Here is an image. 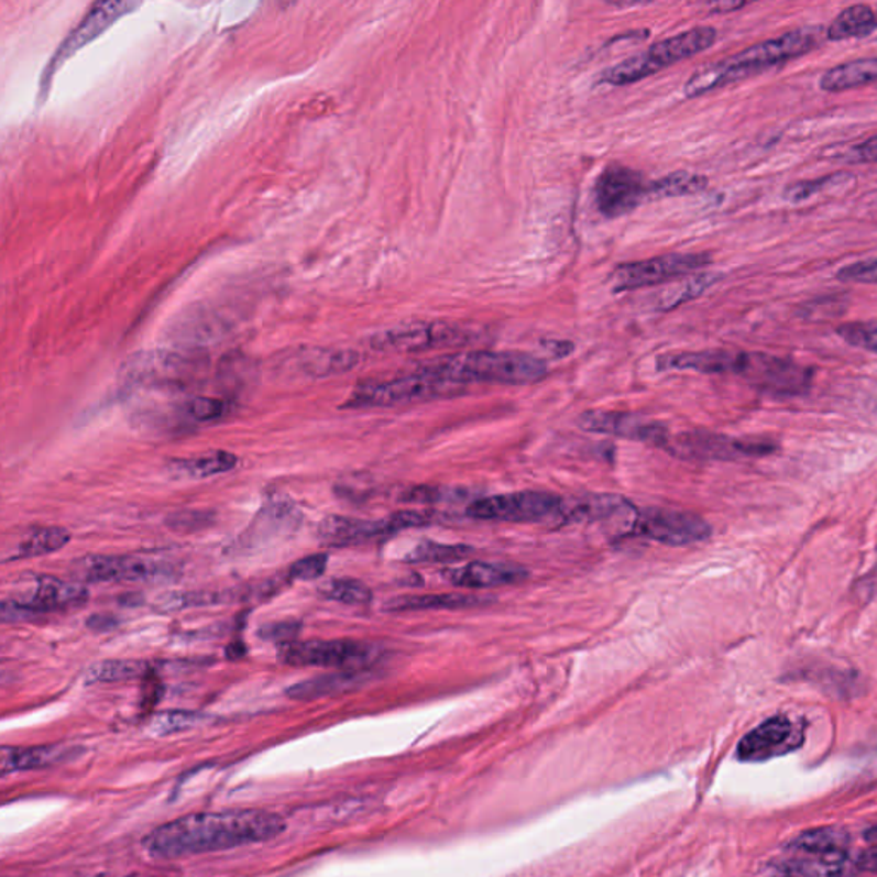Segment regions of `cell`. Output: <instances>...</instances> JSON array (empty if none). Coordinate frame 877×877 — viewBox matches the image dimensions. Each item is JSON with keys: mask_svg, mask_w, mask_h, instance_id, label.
Wrapping results in <instances>:
<instances>
[{"mask_svg": "<svg viewBox=\"0 0 877 877\" xmlns=\"http://www.w3.org/2000/svg\"><path fill=\"white\" fill-rule=\"evenodd\" d=\"M285 827L278 814L261 809L198 812L156 827L143 845L153 858H180L267 842Z\"/></svg>", "mask_w": 877, "mask_h": 877, "instance_id": "1", "label": "cell"}, {"mask_svg": "<svg viewBox=\"0 0 877 877\" xmlns=\"http://www.w3.org/2000/svg\"><path fill=\"white\" fill-rule=\"evenodd\" d=\"M821 43H823V30L809 26L756 43L732 57L722 58L695 70L684 85V95L688 98L703 97L716 89L753 78L766 70L785 66L793 58L811 54Z\"/></svg>", "mask_w": 877, "mask_h": 877, "instance_id": "2", "label": "cell"}, {"mask_svg": "<svg viewBox=\"0 0 877 877\" xmlns=\"http://www.w3.org/2000/svg\"><path fill=\"white\" fill-rule=\"evenodd\" d=\"M417 371L463 386L470 383L523 386L544 380L549 369L544 360L526 353L475 350L429 360Z\"/></svg>", "mask_w": 877, "mask_h": 877, "instance_id": "3", "label": "cell"}, {"mask_svg": "<svg viewBox=\"0 0 877 877\" xmlns=\"http://www.w3.org/2000/svg\"><path fill=\"white\" fill-rule=\"evenodd\" d=\"M719 33L712 26H698L654 43L642 54L633 55L623 63L615 64L611 69L603 70L599 81L602 85L627 86L682 63L686 58L694 57L701 52L715 45Z\"/></svg>", "mask_w": 877, "mask_h": 877, "instance_id": "4", "label": "cell"}, {"mask_svg": "<svg viewBox=\"0 0 877 877\" xmlns=\"http://www.w3.org/2000/svg\"><path fill=\"white\" fill-rule=\"evenodd\" d=\"M467 390L463 384L451 383L426 372L402 375L396 380L364 383L353 390L343 408H383V406L410 405L452 398Z\"/></svg>", "mask_w": 877, "mask_h": 877, "instance_id": "5", "label": "cell"}, {"mask_svg": "<svg viewBox=\"0 0 877 877\" xmlns=\"http://www.w3.org/2000/svg\"><path fill=\"white\" fill-rule=\"evenodd\" d=\"M483 340L482 329L458 322H414L377 332L371 347L380 352H426L436 348L468 347Z\"/></svg>", "mask_w": 877, "mask_h": 877, "instance_id": "6", "label": "cell"}, {"mask_svg": "<svg viewBox=\"0 0 877 877\" xmlns=\"http://www.w3.org/2000/svg\"><path fill=\"white\" fill-rule=\"evenodd\" d=\"M434 522V513L427 511H402L391 514L387 518L355 519L344 516H328L317 526V537L321 544L329 547H348L375 540V538L390 537L399 531L427 525Z\"/></svg>", "mask_w": 877, "mask_h": 877, "instance_id": "7", "label": "cell"}, {"mask_svg": "<svg viewBox=\"0 0 877 877\" xmlns=\"http://www.w3.org/2000/svg\"><path fill=\"white\" fill-rule=\"evenodd\" d=\"M708 264H712V255L708 252H672L654 260L621 264L611 275L612 290L617 294L676 282L694 275Z\"/></svg>", "mask_w": 877, "mask_h": 877, "instance_id": "8", "label": "cell"}, {"mask_svg": "<svg viewBox=\"0 0 877 877\" xmlns=\"http://www.w3.org/2000/svg\"><path fill=\"white\" fill-rule=\"evenodd\" d=\"M562 503L559 495L550 492H509L476 498L467 507V514L480 522L537 523L561 516Z\"/></svg>", "mask_w": 877, "mask_h": 877, "instance_id": "9", "label": "cell"}, {"mask_svg": "<svg viewBox=\"0 0 877 877\" xmlns=\"http://www.w3.org/2000/svg\"><path fill=\"white\" fill-rule=\"evenodd\" d=\"M629 528L633 535L670 547L691 546L713 534L710 523L698 514L669 507L634 509Z\"/></svg>", "mask_w": 877, "mask_h": 877, "instance_id": "10", "label": "cell"}, {"mask_svg": "<svg viewBox=\"0 0 877 877\" xmlns=\"http://www.w3.org/2000/svg\"><path fill=\"white\" fill-rule=\"evenodd\" d=\"M377 657V649L368 643L335 639V642H294L279 645L278 658L290 667H322V669L360 670Z\"/></svg>", "mask_w": 877, "mask_h": 877, "instance_id": "11", "label": "cell"}, {"mask_svg": "<svg viewBox=\"0 0 877 877\" xmlns=\"http://www.w3.org/2000/svg\"><path fill=\"white\" fill-rule=\"evenodd\" d=\"M645 201H649V184L631 166L609 165L596 178V209L609 220L633 213Z\"/></svg>", "mask_w": 877, "mask_h": 877, "instance_id": "12", "label": "cell"}, {"mask_svg": "<svg viewBox=\"0 0 877 877\" xmlns=\"http://www.w3.org/2000/svg\"><path fill=\"white\" fill-rule=\"evenodd\" d=\"M578 426L588 432L605 434V436L621 437L627 441L645 442L655 448L669 451L672 436L667 427L658 421L649 420L638 414L629 412H584L578 418Z\"/></svg>", "mask_w": 877, "mask_h": 877, "instance_id": "13", "label": "cell"}, {"mask_svg": "<svg viewBox=\"0 0 877 877\" xmlns=\"http://www.w3.org/2000/svg\"><path fill=\"white\" fill-rule=\"evenodd\" d=\"M74 572L81 580L94 583H120L165 580L172 577L174 568L166 562L150 561L141 557L89 556L76 564Z\"/></svg>", "mask_w": 877, "mask_h": 877, "instance_id": "14", "label": "cell"}, {"mask_svg": "<svg viewBox=\"0 0 877 877\" xmlns=\"http://www.w3.org/2000/svg\"><path fill=\"white\" fill-rule=\"evenodd\" d=\"M777 445L761 441H738L732 437L713 432H686L672 437L669 452L682 458L698 460H737V458L766 457Z\"/></svg>", "mask_w": 877, "mask_h": 877, "instance_id": "15", "label": "cell"}, {"mask_svg": "<svg viewBox=\"0 0 877 877\" xmlns=\"http://www.w3.org/2000/svg\"><path fill=\"white\" fill-rule=\"evenodd\" d=\"M744 377L765 393L796 396L808 393L812 371L785 357L750 353L749 369Z\"/></svg>", "mask_w": 877, "mask_h": 877, "instance_id": "16", "label": "cell"}, {"mask_svg": "<svg viewBox=\"0 0 877 877\" xmlns=\"http://www.w3.org/2000/svg\"><path fill=\"white\" fill-rule=\"evenodd\" d=\"M802 741L804 734L792 720L783 715L771 716L738 743L737 756L741 761H768L792 753Z\"/></svg>", "mask_w": 877, "mask_h": 877, "instance_id": "17", "label": "cell"}, {"mask_svg": "<svg viewBox=\"0 0 877 877\" xmlns=\"http://www.w3.org/2000/svg\"><path fill=\"white\" fill-rule=\"evenodd\" d=\"M138 8H140V4H135V2H100V4H95L94 8L89 9L88 14L83 18L78 28L64 40L63 45L55 52L54 61L48 66L47 78L43 79L45 85H47L48 76H52L54 70H57V67L63 66L67 58L73 57L76 52L81 51L89 42H94L101 33L107 32L116 21Z\"/></svg>", "mask_w": 877, "mask_h": 877, "instance_id": "18", "label": "cell"}, {"mask_svg": "<svg viewBox=\"0 0 877 877\" xmlns=\"http://www.w3.org/2000/svg\"><path fill=\"white\" fill-rule=\"evenodd\" d=\"M300 525V513L285 501L266 504L257 513L248 530L237 540V549L260 550L273 546L276 541L290 537Z\"/></svg>", "mask_w": 877, "mask_h": 877, "instance_id": "19", "label": "cell"}, {"mask_svg": "<svg viewBox=\"0 0 877 877\" xmlns=\"http://www.w3.org/2000/svg\"><path fill=\"white\" fill-rule=\"evenodd\" d=\"M11 600L35 615L79 607L88 600V590L83 584L67 583L52 577H39L28 581L26 590L12 596Z\"/></svg>", "mask_w": 877, "mask_h": 877, "instance_id": "20", "label": "cell"}, {"mask_svg": "<svg viewBox=\"0 0 877 877\" xmlns=\"http://www.w3.org/2000/svg\"><path fill=\"white\" fill-rule=\"evenodd\" d=\"M750 353L732 350H703V352H680L660 355L658 371H694L701 374L746 375Z\"/></svg>", "mask_w": 877, "mask_h": 877, "instance_id": "21", "label": "cell"}, {"mask_svg": "<svg viewBox=\"0 0 877 877\" xmlns=\"http://www.w3.org/2000/svg\"><path fill=\"white\" fill-rule=\"evenodd\" d=\"M442 578L458 588L489 590V588L522 583L526 578H530V571L509 562L475 561L460 568L446 569L442 571Z\"/></svg>", "mask_w": 877, "mask_h": 877, "instance_id": "22", "label": "cell"}, {"mask_svg": "<svg viewBox=\"0 0 877 877\" xmlns=\"http://www.w3.org/2000/svg\"><path fill=\"white\" fill-rule=\"evenodd\" d=\"M276 584L264 583L260 588H230L217 592H180L168 593L158 602V607L165 612L186 611V609L211 607V605H229V603L248 602L251 599H261L263 595H273L276 590L271 587Z\"/></svg>", "mask_w": 877, "mask_h": 877, "instance_id": "23", "label": "cell"}, {"mask_svg": "<svg viewBox=\"0 0 877 877\" xmlns=\"http://www.w3.org/2000/svg\"><path fill=\"white\" fill-rule=\"evenodd\" d=\"M774 873L778 877H854L860 874L854 855L846 852L778 862Z\"/></svg>", "mask_w": 877, "mask_h": 877, "instance_id": "24", "label": "cell"}, {"mask_svg": "<svg viewBox=\"0 0 877 877\" xmlns=\"http://www.w3.org/2000/svg\"><path fill=\"white\" fill-rule=\"evenodd\" d=\"M76 753L79 750L66 746L4 747L0 768L2 775L48 768L69 761L74 756H78Z\"/></svg>", "mask_w": 877, "mask_h": 877, "instance_id": "25", "label": "cell"}, {"mask_svg": "<svg viewBox=\"0 0 877 877\" xmlns=\"http://www.w3.org/2000/svg\"><path fill=\"white\" fill-rule=\"evenodd\" d=\"M368 673L362 670H343V672L329 673V676L314 677V679L297 682L286 689V695L295 701H314L353 691L368 680Z\"/></svg>", "mask_w": 877, "mask_h": 877, "instance_id": "26", "label": "cell"}, {"mask_svg": "<svg viewBox=\"0 0 877 877\" xmlns=\"http://www.w3.org/2000/svg\"><path fill=\"white\" fill-rule=\"evenodd\" d=\"M492 600L463 593H437V595H405L387 600L383 605L384 612H415V611H460V609L483 607Z\"/></svg>", "mask_w": 877, "mask_h": 877, "instance_id": "27", "label": "cell"}, {"mask_svg": "<svg viewBox=\"0 0 877 877\" xmlns=\"http://www.w3.org/2000/svg\"><path fill=\"white\" fill-rule=\"evenodd\" d=\"M873 83H877V57L855 58L827 69L820 78V88L826 94H842Z\"/></svg>", "mask_w": 877, "mask_h": 877, "instance_id": "28", "label": "cell"}, {"mask_svg": "<svg viewBox=\"0 0 877 877\" xmlns=\"http://www.w3.org/2000/svg\"><path fill=\"white\" fill-rule=\"evenodd\" d=\"M722 279L720 273H694L676 279L672 285L665 290L658 292L654 297V310L657 313H670L677 307L684 306L688 302L695 300L701 295L706 294L715 283Z\"/></svg>", "mask_w": 877, "mask_h": 877, "instance_id": "29", "label": "cell"}, {"mask_svg": "<svg viewBox=\"0 0 877 877\" xmlns=\"http://www.w3.org/2000/svg\"><path fill=\"white\" fill-rule=\"evenodd\" d=\"M633 509L634 506L627 498L596 494L578 498L569 506L562 503L561 516H564L568 522H602V519H611L615 514H626L627 511Z\"/></svg>", "mask_w": 877, "mask_h": 877, "instance_id": "30", "label": "cell"}, {"mask_svg": "<svg viewBox=\"0 0 877 877\" xmlns=\"http://www.w3.org/2000/svg\"><path fill=\"white\" fill-rule=\"evenodd\" d=\"M877 28L876 12L869 6L857 4L843 9L835 20L826 28V39L830 42H845L852 39H866L873 35Z\"/></svg>", "mask_w": 877, "mask_h": 877, "instance_id": "31", "label": "cell"}, {"mask_svg": "<svg viewBox=\"0 0 877 877\" xmlns=\"http://www.w3.org/2000/svg\"><path fill=\"white\" fill-rule=\"evenodd\" d=\"M360 362V355L353 350H309L302 353L300 369L310 377H329L352 371Z\"/></svg>", "mask_w": 877, "mask_h": 877, "instance_id": "32", "label": "cell"}, {"mask_svg": "<svg viewBox=\"0 0 877 877\" xmlns=\"http://www.w3.org/2000/svg\"><path fill=\"white\" fill-rule=\"evenodd\" d=\"M237 463L239 460L232 452L213 451L202 454V457L174 461L168 470L178 479L201 480L230 472L237 467Z\"/></svg>", "mask_w": 877, "mask_h": 877, "instance_id": "33", "label": "cell"}, {"mask_svg": "<svg viewBox=\"0 0 877 877\" xmlns=\"http://www.w3.org/2000/svg\"><path fill=\"white\" fill-rule=\"evenodd\" d=\"M70 541V534L58 526L39 528L30 531L23 540L18 544L17 549L12 550L11 556L6 561H18V559H33V557L47 556L64 549Z\"/></svg>", "mask_w": 877, "mask_h": 877, "instance_id": "34", "label": "cell"}, {"mask_svg": "<svg viewBox=\"0 0 877 877\" xmlns=\"http://www.w3.org/2000/svg\"><path fill=\"white\" fill-rule=\"evenodd\" d=\"M851 835L842 827L824 826L800 833L792 842V848L809 855H827L845 852Z\"/></svg>", "mask_w": 877, "mask_h": 877, "instance_id": "35", "label": "cell"}, {"mask_svg": "<svg viewBox=\"0 0 877 877\" xmlns=\"http://www.w3.org/2000/svg\"><path fill=\"white\" fill-rule=\"evenodd\" d=\"M708 177L692 172L679 171L649 183V199L684 198L706 190Z\"/></svg>", "mask_w": 877, "mask_h": 877, "instance_id": "36", "label": "cell"}, {"mask_svg": "<svg viewBox=\"0 0 877 877\" xmlns=\"http://www.w3.org/2000/svg\"><path fill=\"white\" fill-rule=\"evenodd\" d=\"M473 547L463 544H437V541H421L414 550L403 557L406 564H452L464 561L472 556Z\"/></svg>", "mask_w": 877, "mask_h": 877, "instance_id": "37", "label": "cell"}, {"mask_svg": "<svg viewBox=\"0 0 877 877\" xmlns=\"http://www.w3.org/2000/svg\"><path fill=\"white\" fill-rule=\"evenodd\" d=\"M151 667L141 660H105L89 667L85 676L86 684H109L122 680L144 679L150 676Z\"/></svg>", "mask_w": 877, "mask_h": 877, "instance_id": "38", "label": "cell"}, {"mask_svg": "<svg viewBox=\"0 0 877 877\" xmlns=\"http://www.w3.org/2000/svg\"><path fill=\"white\" fill-rule=\"evenodd\" d=\"M319 593L331 602L344 605H368L372 600L371 588L368 584L348 578L326 581L319 587Z\"/></svg>", "mask_w": 877, "mask_h": 877, "instance_id": "39", "label": "cell"}, {"mask_svg": "<svg viewBox=\"0 0 877 877\" xmlns=\"http://www.w3.org/2000/svg\"><path fill=\"white\" fill-rule=\"evenodd\" d=\"M836 335L851 347L860 348L877 355V321L843 322L835 329Z\"/></svg>", "mask_w": 877, "mask_h": 877, "instance_id": "40", "label": "cell"}, {"mask_svg": "<svg viewBox=\"0 0 877 877\" xmlns=\"http://www.w3.org/2000/svg\"><path fill=\"white\" fill-rule=\"evenodd\" d=\"M845 175H826V177L814 178V180H800V183L792 184V186L785 189V201L792 202V205L808 201V199L814 198L815 194L823 193L824 189L833 186V184H838Z\"/></svg>", "mask_w": 877, "mask_h": 877, "instance_id": "41", "label": "cell"}, {"mask_svg": "<svg viewBox=\"0 0 877 877\" xmlns=\"http://www.w3.org/2000/svg\"><path fill=\"white\" fill-rule=\"evenodd\" d=\"M199 722V715L190 712L160 713L151 722V732L156 735H171L187 731Z\"/></svg>", "mask_w": 877, "mask_h": 877, "instance_id": "42", "label": "cell"}, {"mask_svg": "<svg viewBox=\"0 0 877 877\" xmlns=\"http://www.w3.org/2000/svg\"><path fill=\"white\" fill-rule=\"evenodd\" d=\"M211 523H213V514L206 513V511H180L166 519V526L178 534L205 530Z\"/></svg>", "mask_w": 877, "mask_h": 877, "instance_id": "43", "label": "cell"}, {"mask_svg": "<svg viewBox=\"0 0 877 877\" xmlns=\"http://www.w3.org/2000/svg\"><path fill=\"white\" fill-rule=\"evenodd\" d=\"M399 498H402L403 503H448V501H452V498H461V492L452 491V489L427 487V485H418V487L406 489V491L399 495Z\"/></svg>", "mask_w": 877, "mask_h": 877, "instance_id": "44", "label": "cell"}, {"mask_svg": "<svg viewBox=\"0 0 877 877\" xmlns=\"http://www.w3.org/2000/svg\"><path fill=\"white\" fill-rule=\"evenodd\" d=\"M328 568V556L326 553H314L304 557L288 569V580L290 581H314L319 580Z\"/></svg>", "mask_w": 877, "mask_h": 877, "instance_id": "45", "label": "cell"}, {"mask_svg": "<svg viewBox=\"0 0 877 877\" xmlns=\"http://www.w3.org/2000/svg\"><path fill=\"white\" fill-rule=\"evenodd\" d=\"M227 412V403L209 396H198L190 399L186 405V414L196 421H211L223 417Z\"/></svg>", "mask_w": 877, "mask_h": 877, "instance_id": "46", "label": "cell"}, {"mask_svg": "<svg viewBox=\"0 0 877 877\" xmlns=\"http://www.w3.org/2000/svg\"><path fill=\"white\" fill-rule=\"evenodd\" d=\"M836 279L842 283H862V285H877V257L876 260L858 261V263L843 266L836 271Z\"/></svg>", "mask_w": 877, "mask_h": 877, "instance_id": "47", "label": "cell"}, {"mask_svg": "<svg viewBox=\"0 0 877 877\" xmlns=\"http://www.w3.org/2000/svg\"><path fill=\"white\" fill-rule=\"evenodd\" d=\"M300 629L302 626L298 623L266 624L257 631V636L264 642H278L282 645H288V643L295 642Z\"/></svg>", "mask_w": 877, "mask_h": 877, "instance_id": "48", "label": "cell"}, {"mask_svg": "<svg viewBox=\"0 0 877 877\" xmlns=\"http://www.w3.org/2000/svg\"><path fill=\"white\" fill-rule=\"evenodd\" d=\"M855 162L860 163H877V135H873L869 140L862 141L857 146L852 150Z\"/></svg>", "mask_w": 877, "mask_h": 877, "instance_id": "49", "label": "cell"}, {"mask_svg": "<svg viewBox=\"0 0 877 877\" xmlns=\"http://www.w3.org/2000/svg\"><path fill=\"white\" fill-rule=\"evenodd\" d=\"M858 873L877 874V846L854 855Z\"/></svg>", "mask_w": 877, "mask_h": 877, "instance_id": "50", "label": "cell"}, {"mask_svg": "<svg viewBox=\"0 0 877 877\" xmlns=\"http://www.w3.org/2000/svg\"><path fill=\"white\" fill-rule=\"evenodd\" d=\"M541 347L546 348L547 352L552 353L557 359H564L574 350V344L568 340H544L541 341Z\"/></svg>", "mask_w": 877, "mask_h": 877, "instance_id": "51", "label": "cell"}, {"mask_svg": "<svg viewBox=\"0 0 877 877\" xmlns=\"http://www.w3.org/2000/svg\"><path fill=\"white\" fill-rule=\"evenodd\" d=\"M117 626V621L110 615H94V617L88 618V627L91 631H97V633H103V631L113 629Z\"/></svg>", "mask_w": 877, "mask_h": 877, "instance_id": "52", "label": "cell"}, {"mask_svg": "<svg viewBox=\"0 0 877 877\" xmlns=\"http://www.w3.org/2000/svg\"><path fill=\"white\" fill-rule=\"evenodd\" d=\"M747 2H722V4H713L710 6L713 12L716 14H731L734 11H741V9L746 8Z\"/></svg>", "mask_w": 877, "mask_h": 877, "instance_id": "53", "label": "cell"}, {"mask_svg": "<svg viewBox=\"0 0 877 877\" xmlns=\"http://www.w3.org/2000/svg\"><path fill=\"white\" fill-rule=\"evenodd\" d=\"M245 651H248V648H245L244 643L233 642L232 645H229V648H227V658H229V660H239V658L244 657Z\"/></svg>", "mask_w": 877, "mask_h": 877, "instance_id": "54", "label": "cell"}, {"mask_svg": "<svg viewBox=\"0 0 877 877\" xmlns=\"http://www.w3.org/2000/svg\"><path fill=\"white\" fill-rule=\"evenodd\" d=\"M876 17H877V14H876Z\"/></svg>", "mask_w": 877, "mask_h": 877, "instance_id": "55", "label": "cell"}]
</instances>
